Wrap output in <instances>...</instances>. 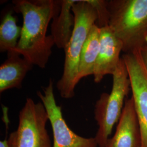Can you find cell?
Here are the masks:
<instances>
[{
	"instance_id": "cell-1",
	"label": "cell",
	"mask_w": 147,
	"mask_h": 147,
	"mask_svg": "<svg viewBox=\"0 0 147 147\" xmlns=\"http://www.w3.org/2000/svg\"><path fill=\"white\" fill-rule=\"evenodd\" d=\"M62 1L14 0L13 9L20 13L23 24L16 53L33 65L46 67L55 45L53 36H47L50 21L59 13Z\"/></svg>"
},
{
	"instance_id": "cell-2",
	"label": "cell",
	"mask_w": 147,
	"mask_h": 147,
	"mask_svg": "<svg viewBox=\"0 0 147 147\" xmlns=\"http://www.w3.org/2000/svg\"><path fill=\"white\" fill-rule=\"evenodd\" d=\"M75 18L73 31L65 47V61L63 74L57 83L61 97L68 99L75 95V89L79 83L80 58L89 31L98 19L96 8L91 0H75L71 8Z\"/></svg>"
},
{
	"instance_id": "cell-3",
	"label": "cell",
	"mask_w": 147,
	"mask_h": 147,
	"mask_svg": "<svg viewBox=\"0 0 147 147\" xmlns=\"http://www.w3.org/2000/svg\"><path fill=\"white\" fill-rule=\"evenodd\" d=\"M109 26L123 43V51H139L147 42V0H110Z\"/></svg>"
},
{
	"instance_id": "cell-4",
	"label": "cell",
	"mask_w": 147,
	"mask_h": 147,
	"mask_svg": "<svg viewBox=\"0 0 147 147\" xmlns=\"http://www.w3.org/2000/svg\"><path fill=\"white\" fill-rule=\"evenodd\" d=\"M112 76L110 93H102L95 105L94 118L98 125L95 138L99 147H106L113 126L120 119L125 98L131 87L127 69L123 58Z\"/></svg>"
},
{
	"instance_id": "cell-5",
	"label": "cell",
	"mask_w": 147,
	"mask_h": 147,
	"mask_svg": "<svg viewBox=\"0 0 147 147\" xmlns=\"http://www.w3.org/2000/svg\"><path fill=\"white\" fill-rule=\"evenodd\" d=\"M48 120L42 102L27 98L19 112L18 128L8 138L9 147H53L47 129Z\"/></svg>"
},
{
	"instance_id": "cell-6",
	"label": "cell",
	"mask_w": 147,
	"mask_h": 147,
	"mask_svg": "<svg viewBox=\"0 0 147 147\" xmlns=\"http://www.w3.org/2000/svg\"><path fill=\"white\" fill-rule=\"evenodd\" d=\"M42 92L37 95L44 105L49 120L53 129V147H97L95 137L85 138L74 132L63 118L61 107L57 105L53 92L52 79H50L47 87H42Z\"/></svg>"
},
{
	"instance_id": "cell-7",
	"label": "cell",
	"mask_w": 147,
	"mask_h": 147,
	"mask_svg": "<svg viewBox=\"0 0 147 147\" xmlns=\"http://www.w3.org/2000/svg\"><path fill=\"white\" fill-rule=\"evenodd\" d=\"M132 98L141 135L142 147H147V74L138 51L124 53Z\"/></svg>"
},
{
	"instance_id": "cell-8",
	"label": "cell",
	"mask_w": 147,
	"mask_h": 147,
	"mask_svg": "<svg viewBox=\"0 0 147 147\" xmlns=\"http://www.w3.org/2000/svg\"><path fill=\"white\" fill-rule=\"evenodd\" d=\"M123 43L108 26L100 28V49L94 69V81L99 83L106 75H113L121 61Z\"/></svg>"
},
{
	"instance_id": "cell-9",
	"label": "cell",
	"mask_w": 147,
	"mask_h": 147,
	"mask_svg": "<svg viewBox=\"0 0 147 147\" xmlns=\"http://www.w3.org/2000/svg\"><path fill=\"white\" fill-rule=\"evenodd\" d=\"M141 135L132 96L125 100L116 132L106 147H141Z\"/></svg>"
},
{
	"instance_id": "cell-10",
	"label": "cell",
	"mask_w": 147,
	"mask_h": 147,
	"mask_svg": "<svg viewBox=\"0 0 147 147\" xmlns=\"http://www.w3.org/2000/svg\"><path fill=\"white\" fill-rule=\"evenodd\" d=\"M8 58L0 67L1 93L11 88L20 89L27 74L33 65L17 53H7Z\"/></svg>"
},
{
	"instance_id": "cell-11",
	"label": "cell",
	"mask_w": 147,
	"mask_h": 147,
	"mask_svg": "<svg viewBox=\"0 0 147 147\" xmlns=\"http://www.w3.org/2000/svg\"><path fill=\"white\" fill-rule=\"evenodd\" d=\"M75 0H63L58 16L51 24V35L55 44L59 49H65L73 31L75 18L71 14L72 5Z\"/></svg>"
},
{
	"instance_id": "cell-12",
	"label": "cell",
	"mask_w": 147,
	"mask_h": 147,
	"mask_svg": "<svg viewBox=\"0 0 147 147\" xmlns=\"http://www.w3.org/2000/svg\"><path fill=\"white\" fill-rule=\"evenodd\" d=\"M100 49V28L92 27L82 48L79 62L78 81L93 75L95 64Z\"/></svg>"
},
{
	"instance_id": "cell-13",
	"label": "cell",
	"mask_w": 147,
	"mask_h": 147,
	"mask_svg": "<svg viewBox=\"0 0 147 147\" xmlns=\"http://www.w3.org/2000/svg\"><path fill=\"white\" fill-rule=\"evenodd\" d=\"M22 27L18 26L12 12L5 14L0 25V51L7 53H16L21 36Z\"/></svg>"
},
{
	"instance_id": "cell-14",
	"label": "cell",
	"mask_w": 147,
	"mask_h": 147,
	"mask_svg": "<svg viewBox=\"0 0 147 147\" xmlns=\"http://www.w3.org/2000/svg\"><path fill=\"white\" fill-rule=\"evenodd\" d=\"M96 8L98 19L96 25L99 28L109 25V13L107 7V1L104 0H91Z\"/></svg>"
},
{
	"instance_id": "cell-15",
	"label": "cell",
	"mask_w": 147,
	"mask_h": 147,
	"mask_svg": "<svg viewBox=\"0 0 147 147\" xmlns=\"http://www.w3.org/2000/svg\"><path fill=\"white\" fill-rule=\"evenodd\" d=\"M138 52L147 74V42Z\"/></svg>"
},
{
	"instance_id": "cell-16",
	"label": "cell",
	"mask_w": 147,
	"mask_h": 147,
	"mask_svg": "<svg viewBox=\"0 0 147 147\" xmlns=\"http://www.w3.org/2000/svg\"><path fill=\"white\" fill-rule=\"evenodd\" d=\"M0 147H9L8 138L6 137L4 140L0 141Z\"/></svg>"
}]
</instances>
